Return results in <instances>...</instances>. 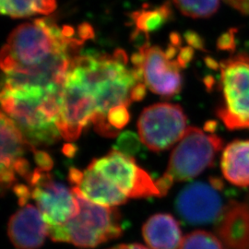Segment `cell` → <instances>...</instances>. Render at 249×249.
Masks as SVG:
<instances>
[{"label": "cell", "mask_w": 249, "mask_h": 249, "mask_svg": "<svg viewBox=\"0 0 249 249\" xmlns=\"http://www.w3.org/2000/svg\"><path fill=\"white\" fill-rule=\"evenodd\" d=\"M78 36L80 37L81 40H83L84 42L86 40L92 39L94 37V31L93 28L90 26V24L84 22L82 24H80L78 28Z\"/></svg>", "instance_id": "f546056e"}, {"label": "cell", "mask_w": 249, "mask_h": 249, "mask_svg": "<svg viewBox=\"0 0 249 249\" xmlns=\"http://www.w3.org/2000/svg\"><path fill=\"white\" fill-rule=\"evenodd\" d=\"M185 39L187 44L196 49H203V41L196 33L189 31L185 35Z\"/></svg>", "instance_id": "f1b7e54d"}, {"label": "cell", "mask_w": 249, "mask_h": 249, "mask_svg": "<svg viewBox=\"0 0 249 249\" xmlns=\"http://www.w3.org/2000/svg\"><path fill=\"white\" fill-rule=\"evenodd\" d=\"M231 33V32H230ZM228 33L227 35H224L219 39L218 47L223 50H228L234 47V37L232 34Z\"/></svg>", "instance_id": "4dcf8cb0"}, {"label": "cell", "mask_w": 249, "mask_h": 249, "mask_svg": "<svg viewBox=\"0 0 249 249\" xmlns=\"http://www.w3.org/2000/svg\"><path fill=\"white\" fill-rule=\"evenodd\" d=\"M127 57L123 50L113 55H79L72 65V71L85 84L95 103V114L91 123L107 121V114L113 107L128 106L134 86L144 80L142 69L126 68Z\"/></svg>", "instance_id": "6da1fadb"}, {"label": "cell", "mask_w": 249, "mask_h": 249, "mask_svg": "<svg viewBox=\"0 0 249 249\" xmlns=\"http://www.w3.org/2000/svg\"><path fill=\"white\" fill-rule=\"evenodd\" d=\"M221 169L223 178L231 185L249 187V140H236L224 148Z\"/></svg>", "instance_id": "e0dca14e"}, {"label": "cell", "mask_w": 249, "mask_h": 249, "mask_svg": "<svg viewBox=\"0 0 249 249\" xmlns=\"http://www.w3.org/2000/svg\"><path fill=\"white\" fill-rule=\"evenodd\" d=\"M33 152H34V158L38 168L45 172H49L53 168V161L52 160V157L47 152L36 150V149H35Z\"/></svg>", "instance_id": "d4e9b609"}, {"label": "cell", "mask_w": 249, "mask_h": 249, "mask_svg": "<svg viewBox=\"0 0 249 249\" xmlns=\"http://www.w3.org/2000/svg\"><path fill=\"white\" fill-rule=\"evenodd\" d=\"M194 55V48L191 46H187L182 48L178 53V62L181 68H185L192 60Z\"/></svg>", "instance_id": "4316f807"}, {"label": "cell", "mask_w": 249, "mask_h": 249, "mask_svg": "<svg viewBox=\"0 0 249 249\" xmlns=\"http://www.w3.org/2000/svg\"><path fill=\"white\" fill-rule=\"evenodd\" d=\"M178 46L170 45L168 46V48L166 49V51H164V53H165V55L167 56V58H169L170 60H172L178 54Z\"/></svg>", "instance_id": "e575fe53"}, {"label": "cell", "mask_w": 249, "mask_h": 249, "mask_svg": "<svg viewBox=\"0 0 249 249\" xmlns=\"http://www.w3.org/2000/svg\"><path fill=\"white\" fill-rule=\"evenodd\" d=\"M78 151V148L73 145V144H66L64 147H63V152L65 155H67L68 157H73Z\"/></svg>", "instance_id": "d6a6232c"}, {"label": "cell", "mask_w": 249, "mask_h": 249, "mask_svg": "<svg viewBox=\"0 0 249 249\" xmlns=\"http://www.w3.org/2000/svg\"><path fill=\"white\" fill-rule=\"evenodd\" d=\"M181 13L194 18H209L217 12L220 0H174Z\"/></svg>", "instance_id": "44dd1931"}, {"label": "cell", "mask_w": 249, "mask_h": 249, "mask_svg": "<svg viewBox=\"0 0 249 249\" xmlns=\"http://www.w3.org/2000/svg\"><path fill=\"white\" fill-rule=\"evenodd\" d=\"M40 213L48 225H60L74 218L80 205L72 189L53 179L49 172L34 170L27 181Z\"/></svg>", "instance_id": "9c48e42d"}, {"label": "cell", "mask_w": 249, "mask_h": 249, "mask_svg": "<svg viewBox=\"0 0 249 249\" xmlns=\"http://www.w3.org/2000/svg\"><path fill=\"white\" fill-rule=\"evenodd\" d=\"M141 138L131 131H126L118 137L116 142V151H120L124 155L133 157V155L141 151Z\"/></svg>", "instance_id": "603a6c76"}, {"label": "cell", "mask_w": 249, "mask_h": 249, "mask_svg": "<svg viewBox=\"0 0 249 249\" xmlns=\"http://www.w3.org/2000/svg\"><path fill=\"white\" fill-rule=\"evenodd\" d=\"M223 140L215 134L189 126L170 157L164 175L173 181L195 178L213 165L217 153L223 149Z\"/></svg>", "instance_id": "8992f818"}, {"label": "cell", "mask_w": 249, "mask_h": 249, "mask_svg": "<svg viewBox=\"0 0 249 249\" xmlns=\"http://www.w3.org/2000/svg\"><path fill=\"white\" fill-rule=\"evenodd\" d=\"M215 126H216V123L213 121H210V122H208L207 124H205L204 130L205 131H208V132H213V131H214Z\"/></svg>", "instance_id": "8d00e7d4"}, {"label": "cell", "mask_w": 249, "mask_h": 249, "mask_svg": "<svg viewBox=\"0 0 249 249\" xmlns=\"http://www.w3.org/2000/svg\"><path fill=\"white\" fill-rule=\"evenodd\" d=\"M170 41L171 45H175L179 47L181 45V37L178 35V33H172L170 36Z\"/></svg>", "instance_id": "d590c367"}, {"label": "cell", "mask_w": 249, "mask_h": 249, "mask_svg": "<svg viewBox=\"0 0 249 249\" xmlns=\"http://www.w3.org/2000/svg\"><path fill=\"white\" fill-rule=\"evenodd\" d=\"M69 181L73 192L95 204L116 207L124 204L128 198L118 187L89 165L83 172L71 168L69 172Z\"/></svg>", "instance_id": "4fadbf2b"}, {"label": "cell", "mask_w": 249, "mask_h": 249, "mask_svg": "<svg viewBox=\"0 0 249 249\" xmlns=\"http://www.w3.org/2000/svg\"><path fill=\"white\" fill-rule=\"evenodd\" d=\"M230 6L244 14H249V0H225Z\"/></svg>", "instance_id": "1f68e13d"}, {"label": "cell", "mask_w": 249, "mask_h": 249, "mask_svg": "<svg viewBox=\"0 0 249 249\" xmlns=\"http://www.w3.org/2000/svg\"><path fill=\"white\" fill-rule=\"evenodd\" d=\"M224 249H249V206L231 201L216 225Z\"/></svg>", "instance_id": "9a60e30c"}, {"label": "cell", "mask_w": 249, "mask_h": 249, "mask_svg": "<svg viewBox=\"0 0 249 249\" xmlns=\"http://www.w3.org/2000/svg\"><path fill=\"white\" fill-rule=\"evenodd\" d=\"M8 234L17 249H39L48 235V224L38 208L27 204L10 217Z\"/></svg>", "instance_id": "5bb4252c"}, {"label": "cell", "mask_w": 249, "mask_h": 249, "mask_svg": "<svg viewBox=\"0 0 249 249\" xmlns=\"http://www.w3.org/2000/svg\"><path fill=\"white\" fill-rule=\"evenodd\" d=\"M172 16L168 3L154 9H143L133 12L131 18L138 30L148 34L154 32L165 24Z\"/></svg>", "instance_id": "ffe728a7"}, {"label": "cell", "mask_w": 249, "mask_h": 249, "mask_svg": "<svg viewBox=\"0 0 249 249\" xmlns=\"http://www.w3.org/2000/svg\"><path fill=\"white\" fill-rule=\"evenodd\" d=\"M222 105L217 116L228 129H249V55L239 53L220 64Z\"/></svg>", "instance_id": "5b68a950"}, {"label": "cell", "mask_w": 249, "mask_h": 249, "mask_svg": "<svg viewBox=\"0 0 249 249\" xmlns=\"http://www.w3.org/2000/svg\"><path fill=\"white\" fill-rule=\"evenodd\" d=\"M84 41L68 37L51 18H38L17 27L0 55L1 69L11 71L36 67L64 51H80Z\"/></svg>", "instance_id": "3957f363"}, {"label": "cell", "mask_w": 249, "mask_h": 249, "mask_svg": "<svg viewBox=\"0 0 249 249\" xmlns=\"http://www.w3.org/2000/svg\"><path fill=\"white\" fill-rule=\"evenodd\" d=\"M129 113L127 111V106H118L113 107L107 114V120L116 129L123 128L129 121Z\"/></svg>", "instance_id": "cb8c5ba5"}, {"label": "cell", "mask_w": 249, "mask_h": 249, "mask_svg": "<svg viewBox=\"0 0 249 249\" xmlns=\"http://www.w3.org/2000/svg\"><path fill=\"white\" fill-rule=\"evenodd\" d=\"M13 191L16 196L18 197V204L22 207L28 204L30 197H32L31 187H27L25 185H21V184H15V186L13 187Z\"/></svg>", "instance_id": "484cf974"}, {"label": "cell", "mask_w": 249, "mask_h": 249, "mask_svg": "<svg viewBox=\"0 0 249 249\" xmlns=\"http://www.w3.org/2000/svg\"><path fill=\"white\" fill-rule=\"evenodd\" d=\"M94 114V99L85 84L70 69L63 84L61 109L55 122L61 137L69 142L78 140Z\"/></svg>", "instance_id": "8fae6325"}, {"label": "cell", "mask_w": 249, "mask_h": 249, "mask_svg": "<svg viewBox=\"0 0 249 249\" xmlns=\"http://www.w3.org/2000/svg\"><path fill=\"white\" fill-rule=\"evenodd\" d=\"M111 249H151L144 247L140 244H129V245H119Z\"/></svg>", "instance_id": "836d02e7"}, {"label": "cell", "mask_w": 249, "mask_h": 249, "mask_svg": "<svg viewBox=\"0 0 249 249\" xmlns=\"http://www.w3.org/2000/svg\"><path fill=\"white\" fill-rule=\"evenodd\" d=\"M0 130L1 168L13 169L14 163L23 158L27 151H33L35 148L27 142L16 123L4 112L1 113L0 117Z\"/></svg>", "instance_id": "ac0fdd59"}, {"label": "cell", "mask_w": 249, "mask_h": 249, "mask_svg": "<svg viewBox=\"0 0 249 249\" xmlns=\"http://www.w3.org/2000/svg\"><path fill=\"white\" fill-rule=\"evenodd\" d=\"M146 91H147V85L145 82H140L136 84L130 93L131 101L132 102L142 101L146 95Z\"/></svg>", "instance_id": "83f0119b"}, {"label": "cell", "mask_w": 249, "mask_h": 249, "mask_svg": "<svg viewBox=\"0 0 249 249\" xmlns=\"http://www.w3.org/2000/svg\"><path fill=\"white\" fill-rule=\"evenodd\" d=\"M74 194L80 212L66 223L48 225V236L53 242L71 243L80 249H94L122 235L121 216L116 208L95 204Z\"/></svg>", "instance_id": "277c9868"}, {"label": "cell", "mask_w": 249, "mask_h": 249, "mask_svg": "<svg viewBox=\"0 0 249 249\" xmlns=\"http://www.w3.org/2000/svg\"><path fill=\"white\" fill-rule=\"evenodd\" d=\"M223 187L222 180L217 178L187 185L176 199L179 217L190 225L218 223L228 205L222 195Z\"/></svg>", "instance_id": "ba28073f"}, {"label": "cell", "mask_w": 249, "mask_h": 249, "mask_svg": "<svg viewBox=\"0 0 249 249\" xmlns=\"http://www.w3.org/2000/svg\"><path fill=\"white\" fill-rule=\"evenodd\" d=\"M62 89L2 88L3 112L16 123L35 149L36 146L53 144L61 137L55 124L60 112V100L53 92Z\"/></svg>", "instance_id": "7a4b0ae2"}, {"label": "cell", "mask_w": 249, "mask_h": 249, "mask_svg": "<svg viewBox=\"0 0 249 249\" xmlns=\"http://www.w3.org/2000/svg\"><path fill=\"white\" fill-rule=\"evenodd\" d=\"M138 129L142 142L151 151L159 152L181 141L187 131V117L178 105L160 103L143 111Z\"/></svg>", "instance_id": "52a82bcc"}, {"label": "cell", "mask_w": 249, "mask_h": 249, "mask_svg": "<svg viewBox=\"0 0 249 249\" xmlns=\"http://www.w3.org/2000/svg\"><path fill=\"white\" fill-rule=\"evenodd\" d=\"M142 234L151 249H180L183 241L179 223L169 213L152 215L144 223Z\"/></svg>", "instance_id": "2e32d148"}, {"label": "cell", "mask_w": 249, "mask_h": 249, "mask_svg": "<svg viewBox=\"0 0 249 249\" xmlns=\"http://www.w3.org/2000/svg\"><path fill=\"white\" fill-rule=\"evenodd\" d=\"M180 249H224L217 235L202 230H196L186 235Z\"/></svg>", "instance_id": "7402d4cb"}, {"label": "cell", "mask_w": 249, "mask_h": 249, "mask_svg": "<svg viewBox=\"0 0 249 249\" xmlns=\"http://www.w3.org/2000/svg\"><path fill=\"white\" fill-rule=\"evenodd\" d=\"M56 8V0H0L2 14L11 18L48 15Z\"/></svg>", "instance_id": "d6986e66"}, {"label": "cell", "mask_w": 249, "mask_h": 249, "mask_svg": "<svg viewBox=\"0 0 249 249\" xmlns=\"http://www.w3.org/2000/svg\"><path fill=\"white\" fill-rule=\"evenodd\" d=\"M89 166L118 187L128 198L161 196L151 176L136 164L133 157L120 151H112L92 160Z\"/></svg>", "instance_id": "30bf717a"}, {"label": "cell", "mask_w": 249, "mask_h": 249, "mask_svg": "<svg viewBox=\"0 0 249 249\" xmlns=\"http://www.w3.org/2000/svg\"><path fill=\"white\" fill-rule=\"evenodd\" d=\"M144 53V82L154 93L172 97L182 89L181 66L178 60H170L159 46L145 45L140 49Z\"/></svg>", "instance_id": "7c38bea8"}]
</instances>
